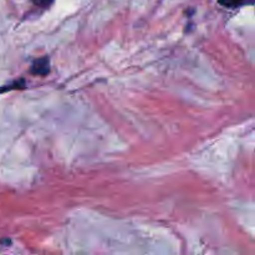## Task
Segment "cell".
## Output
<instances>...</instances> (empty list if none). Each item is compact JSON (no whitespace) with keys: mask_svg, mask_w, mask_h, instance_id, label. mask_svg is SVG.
<instances>
[{"mask_svg":"<svg viewBox=\"0 0 255 255\" xmlns=\"http://www.w3.org/2000/svg\"><path fill=\"white\" fill-rule=\"evenodd\" d=\"M30 72H31L32 75H37V76H46V75L50 72L49 57L44 56L35 60L31 65Z\"/></svg>","mask_w":255,"mask_h":255,"instance_id":"obj_1","label":"cell"},{"mask_svg":"<svg viewBox=\"0 0 255 255\" xmlns=\"http://www.w3.org/2000/svg\"><path fill=\"white\" fill-rule=\"evenodd\" d=\"M219 2L227 7H238L243 5H253L254 0H219Z\"/></svg>","mask_w":255,"mask_h":255,"instance_id":"obj_2","label":"cell"},{"mask_svg":"<svg viewBox=\"0 0 255 255\" xmlns=\"http://www.w3.org/2000/svg\"><path fill=\"white\" fill-rule=\"evenodd\" d=\"M32 1L40 7H49L54 2V0H32Z\"/></svg>","mask_w":255,"mask_h":255,"instance_id":"obj_3","label":"cell"}]
</instances>
